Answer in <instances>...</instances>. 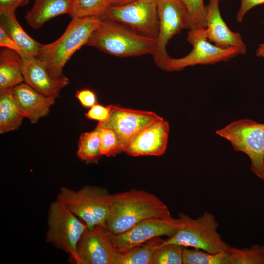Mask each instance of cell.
<instances>
[{"label":"cell","instance_id":"obj_23","mask_svg":"<svg viewBox=\"0 0 264 264\" xmlns=\"http://www.w3.org/2000/svg\"><path fill=\"white\" fill-rule=\"evenodd\" d=\"M163 241L155 238L123 253L119 264H152L154 252Z\"/></svg>","mask_w":264,"mask_h":264},{"label":"cell","instance_id":"obj_25","mask_svg":"<svg viewBox=\"0 0 264 264\" xmlns=\"http://www.w3.org/2000/svg\"><path fill=\"white\" fill-rule=\"evenodd\" d=\"M110 6L109 0H73L69 15L72 18H101Z\"/></svg>","mask_w":264,"mask_h":264},{"label":"cell","instance_id":"obj_14","mask_svg":"<svg viewBox=\"0 0 264 264\" xmlns=\"http://www.w3.org/2000/svg\"><path fill=\"white\" fill-rule=\"evenodd\" d=\"M169 124L163 118L145 127L130 142L125 153L132 157L159 156L166 152Z\"/></svg>","mask_w":264,"mask_h":264},{"label":"cell","instance_id":"obj_5","mask_svg":"<svg viewBox=\"0 0 264 264\" xmlns=\"http://www.w3.org/2000/svg\"><path fill=\"white\" fill-rule=\"evenodd\" d=\"M111 196L99 186L86 185L76 191L62 187L56 199L92 229L98 226L105 227Z\"/></svg>","mask_w":264,"mask_h":264},{"label":"cell","instance_id":"obj_8","mask_svg":"<svg viewBox=\"0 0 264 264\" xmlns=\"http://www.w3.org/2000/svg\"><path fill=\"white\" fill-rule=\"evenodd\" d=\"M186 39L192 46L191 51L182 58L170 57L163 70L177 71L197 65H210L227 62L240 55L237 49L222 48L211 44L208 40L206 28L189 30Z\"/></svg>","mask_w":264,"mask_h":264},{"label":"cell","instance_id":"obj_35","mask_svg":"<svg viewBox=\"0 0 264 264\" xmlns=\"http://www.w3.org/2000/svg\"><path fill=\"white\" fill-rule=\"evenodd\" d=\"M136 0H109L110 5L121 6L125 5Z\"/></svg>","mask_w":264,"mask_h":264},{"label":"cell","instance_id":"obj_16","mask_svg":"<svg viewBox=\"0 0 264 264\" xmlns=\"http://www.w3.org/2000/svg\"><path fill=\"white\" fill-rule=\"evenodd\" d=\"M22 59V71L24 82L41 94L56 98L62 89L68 84L69 79L65 76L59 78L52 77L38 58Z\"/></svg>","mask_w":264,"mask_h":264},{"label":"cell","instance_id":"obj_28","mask_svg":"<svg viewBox=\"0 0 264 264\" xmlns=\"http://www.w3.org/2000/svg\"><path fill=\"white\" fill-rule=\"evenodd\" d=\"M188 17V29L206 28V9L203 0H181Z\"/></svg>","mask_w":264,"mask_h":264},{"label":"cell","instance_id":"obj_3","mask_svg":"<svg viewBox=\"0 0 264 264\" xmlns=\"http://www.w3.org/2000/svg\"><path fill=\"white\" fill-rule=\"evenodd\" d=\"M155 45V39L138 33L117 22L103 19L86 44L119 57L153 55Z\"/></svg>","mask_w":264,"mask_h":264},{"label":"cell","instance_id":"obj_20","mask_svg":"<svg viewBox=\"0 0 264 264\" xmlns=\"http://www.w3.org/2000/svg\"><path fill=\"white\" fill-rule=\"evenodd\" d=\"M0 17V25L22 50L24 58H37L42 44L24 30L17 20L15 12L1 14Z\"/></svg>","mask_w":264,"mask_h":264},{"label":"cell","instance_id":"obj_17","mask_svg":"<svg viewBox=\"0 0 264 264\" xmlns=\"http://www.w3.org/2000/svg\"><path fill=\"white\" fill-rule=\"evenodd\" d=\"M10 90L21 114L33 124L47 116L55 103V98L41 94L25 82Z\"/></svg>","mask_w":264,"mask_h":264},{"label":"cell","instance_id":"obj_37","mask_svg":"<svg viewBox=\"0 0 264 264\" xmlns=\"http://www.w3.org/2000/svg\"></svg>","mask_w":264,"mask_h":264},{"label":"cell","instance_id":"obj_2","mask_svg":"<svg viewBox=\"0 0 264 264\" xmlns=\"http://www.w3.org/2000/svg\"><path fill=\"white\" fill-rule=\"evenodd\" d=\"M100 22V18L94 17L72 18L58 39L47 44H41L37 58L43 62L52 77L64 76V66L75 52L86 44Z\"/></svg>","mask_w":264,"mask_h":264},{"label":"cell","instance_id":"obj_22","mask_svg":"<svg viewBox=\"0 0 264 264\" xmlns=\"http://www.w3.org/2000/svg\"><path fill=\"white\" fill-rule=\"evenodd\" d=\"M99 132V128L96 126L93 131L82 133L79 137L77 155L86 163H97L103 156Z\"/></svg>","mask_w":264,"mask_h":264},{"label":"cell","instance_id":"obj_19","mask_svg":"<svg viewBox=\"0 0 264 264\" xmlns=\"http://www.w3.org/2000/svg\"><path fill=\"white\" fill-rule=\"evenodd\" d=\"M22 58L6 48L0 51V92L10 89L24 82L22 71Z\"/></svg>","mask_w":264,"mask_h":264},{"label":"cell","instance_id":"obj_24","mask_svg":"<svg viewBox=\"0 0 264 264\" xmlns=\"http://www.w3.org/2000/svg\"><path fill=\"white\" fill-rule=\"evenodd\" d=\"M183 264H230L228 252L211 253L198 249L184 247Z\"/></svg>","mask_w":264,"mask_h":264},{"label":"cell","instance_id":"obj_12","mask_svg":"<svg viewBox=\"0 0 264 264\" xmlns=\"http://www.w3.org/2000/svg\"><path fill=\"white\" fill-rule=\"evenodd\" d=\"M178 218L172 217L144 220L129 230L118 234L110 233L111 241L122 253L162 236L173 235L181 226Z\"/></svg>","mask_w":264,"mask_h":264},{"label":"cell","instance_id":"obj_11","mask_svg":"<svg viewBox=\"0 0 264 264\" xmlns=\"http://www.w3.org/2000/svg\"><path fill=\"white\" fill-rule=\"evenodd\" d=\"M108 119L97 126L112 129L119 142L121 153L125 152L130 142L143 128L162 117L155 112L109 105Z\"/></svg>","mask_w":264,"mask_h":264},{"label":"cell","instance_id":"obj_21","mask_svg":"<svg viewBox=\"0 0 264 264\" xmlns=\"http://www.w3.org/2000/svg\"><path fill=\"white\" fill-rule=\"evenodd\" d=\"M24 117L20 112L10 90L0 92V133L17 129Z\"/></svg>","mask_w":264,"mask_h":264},{"label":"cell","instance_id":"obj_26","mask_svg":"<svg viewBox=\"0 0 264 264\" xmlns=\"http://www.w3.org/2000/svg\"><path fill=\"white\" fill-rule=\"evenodd\" d=\"M230 264H264V243L249 247L229 249Z\"/></svg>","mask_w":264,"mask_h":264},{"label":"cell","instance_id":"obj_18","mask_svg":"<svg viewBox=\"0 0 264 264\" xmlns=\"http://www.w3.org/2000/svg\"><path fill=\"white\" fill-rule=\"evenodd\" d=\"M72 2V0H35L25 20L31 27L39 29L55 17L69 14Z\"/></svg>","mask_w":264,"mask_h":264},{"label":"cell","instance_id":"obj_10","mask_svg":"<svg viewBox=\"0 0 264 264\" xmlns=\"http://www.w3.org/2000/svg\"><path fill=\"white\" fill-rule=\"evenodd\" d=\"M159 21V32L153 54L159 68H163L171 57L166 51L170 40L184 29H188V17L181 0H157Z\"/></svg>","mask_w":264,"mask_h":264},{"label":"cell","instance_id":"obj_33","mask_svg":"<svg viewBox=\"0 0 264 264\" xmlns=\"http://www.w3.org/2000/svg\"><path fill=\"white\" fill-rule=\"evenodd\" d=\"M262 4H264V0H241L240 6L236 15L237 21L242 22L250 10Z\"/></svg>","mask_w":264,"mask_h":264},{"label":"cell","instance_id":"obj_34","mask_svg":"<svg viewBox=\"0 0 264 264\" xmlns=\"http://www.w3.org/2000/svg\"><path fill=\"white\" fill-rule=\"evenodd\" d=\"M29 0H0V14L15 12L16 9L26 5Z\"/></svg>","mask_w":264,"mask_h":264},{"label":"cell","instance_id":"obj_27","mask_svg":"<svg viewBox=\"0 0 264 264\" xmlns=\"http://www.w3.org/2000/svg\"><path fill=\"white\" fill-rule=\"evenodd\" d=\"M184 248L176 244H160L154 252L152 264H182Z\"/></svg>","mask_w":264,"mask_h":264},{"label":"cell","instance_id":"obj_13","mask_svg":"<svg viewBox=\"0 0 264 264\" xmlns=\"http://www.w3.org/2000/svg\"><path fill=\"white\" fill-rule=\"evenodd\" d=\"M77 264H119L122 253L113 244L105 227L87 229L77 246Z\"/></svg>","mask_w":264,"mask_h":264},{"label":"cell","instance_id":"obj_7","mask_svg":"<svg viewBox=\"0 0 264 264\" xmlns=\"http://www.w3.org/2000/svg\"><path fill=\"white\" fill-rule=\"evenodd\" d=\"M47 242L66 252L77 264V246L87 225L58 200L52 202L47 216Z\"/></svg>","mask_w":264,"mask_h":264},{"label":"cell","instance_id":"obj_6","mask_svg":"<svg viewBox=\"0 0 264 264\" xmlns=\"http://www.w3.org/2000/svg\"><path fill=\"white\" fill-rule=\"evenodd\" d=\"M215 133L229 141L234 151L245 154L251 161V171L264 181V123L240 119Z\"/></svg>","mask_w":264,"mask_h":264},{"label":"cell","instance_id":"obj_9","mask_svg":"<svg viewBox=\"0 0 264 264\" xmlns=\"http://www.w3.org/2000/svg\"><path fill=\"white\" fill-rule=\"evenodd\" d=\"M101 19L126 25L136 32L156 39L159 21L157 0H136L121 5H110Z\"/></svg>","mask_w":264,"mask_h":264},{"label":"cell","instance_id":"obj_31","mask_svg":"<svg viewBox=\"0 0 264 264\" xmlns=\"http://www.w3.org/2000/svg\"><path fill=\"white\" fill-rule=\"evenodd\" d=\"M0 46L15 51L22 58L24 55L22 50L9 35L5 30L0 25Z\"/></svg>","mask_w":264,"mask_h":264},{"label":"cell","instance_id":"obj_15","mask_svg":"<svg viewBox=\"0 0 264 264\" xmlns=\"http://www.w3.org/2000/svg\"><path fill=\"white\" fill-rule=\"evenodd\" d=\"M221 0H209L206 6V29L208 40L222 48L237 49L240 54L247 53V46L241 35L231 31L221 16L219 3Z\"/></svg>","mask_w":264,"mask_h":264},{"label":"cell","instance_id":"obj_29","mask_svg":"<svg viewBox=\"0 0 264 264\" xmlns=\"http://www.w3.org/2000/svg\"><path fill=\"white\" fill-rule=\"evenodd\" d=\"M98 127L100 131V150L102 155L111 157L121 153L118 139L114 131L108 128Z\"/></svg>","mask_w":264,"mask_h":264},{"label":"cell","instance_id":"obj_4","mask_svg":"<svg viewBox=\"0 0 264 264\" xmlns=\"http://www.w3.org/2000/svg\"><path fill=\"white\" fill-rule=\"evenodd\" d=\"M178 218L181 226L173 235L164 240L161 245L176 244L211 253L228 252L231 246L218 232L219 223L212 213L205 211L199 217L193 218L181 213Z\"/></svg>","mask_w":264,"mask_h":264},{"label":"cell","instance_id":"obj_1","mask_svg":"<svg viewBox=\"0 0 264 264\" xmlns=\"http://www.w3.org/2000/svg\"><path fill=\"white\" fill-rule=\"evenodd\" d=\"M170 217L167 206L156 195L132 189L112 194L105 228L118 234L144 220Z\"/></svg>","mask_w":264,"mask_h":264},{"label":"cell","instance_id":"obj_32","mask_svg":"<svg viewBox=\"0 0 264 264\" xmlns=\"http://www.w3.org/2000/svg\"><path fill=\"white\" fill-rule=\"evenodd\" d=\"M76 97L84 107L91 108L97 103L96 95L92 90L89 89L77 91Z\"/></svg>","mask_w":264,"mask_h":264},{"label":"cell","instance_id":"obj_36","mask_svg":"<svg viewBox=\"0 0 264 264\" xmlns=\"http://www.w3.org/2000/svg\"><path fill=\"white\" fill-rule=\"evenodd\" d=\"M257 57L264 59V43L260 44L255 51Z\"/></svg>","mask_w":264,"mask_h":264},{"label":"cell","instance_id":"obj_30","mask_svg":"<svg viewBox=\"0 0 264 264\" xmlns=\"http://www.w3.org/2000/svg\"><path fill=\"white\" fill-rule=\"evenodd\" d=\"M110 110L109 105L105 106L97 103L92 106L85 113V116L87 119L102 122L108 119Z\"/></svg>","mask_w":264,"mask_h":264}]
</instances>
